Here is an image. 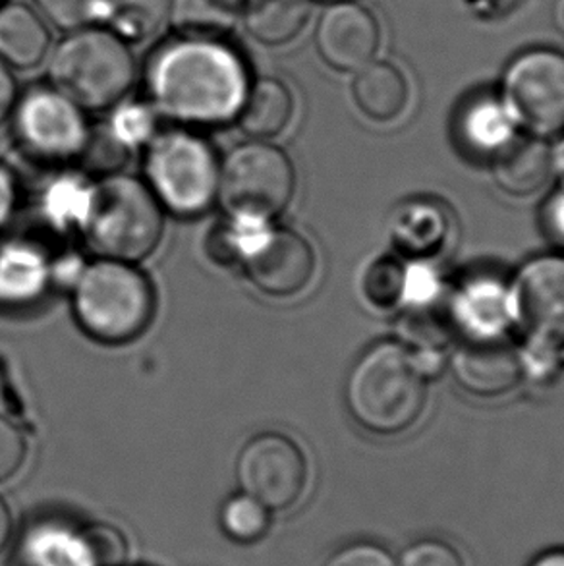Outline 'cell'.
<instances>
[{"instance_id": "4", "label": "cell", "mask_w": 564, "mask_h": 566, "mask_svg": "<svg viewBox=\"0 0 564 566\" xmlns=\"http://www.w3.org/2000/svg\"><path fill=\"white\" fill-rule=\"evenodd\" d=\"M155 310V286L136 263L97 258L72 281L74 319L101 345L136 340L152 325Z\"/></svg>"}, {"instance_id": "25", "label": "cell", "mask_w": 564, "mask_h": 566, "mask_svg": "<svg viewBox=\"0 0 564 566\" xmlns=\"http://www.w3.org/2000/svg\"><path fill=\"white\" fill-rule=\"evenodd\" d=\"M312 14L310 0H246V30L263 45H286L304 30Z\"/></svg>"}, {"instance_id": "12", "label": "cell", "mask_w": 564, "mask_h": 566, "mask_svg": "<svg viewBox=\"0 0 564 566\" xmlns=\"http://www.w3.org/2000/svg\"><path fill=\"white\" fill-rule=\"evenodd\" d=\"M307 475L304 451L281 433L255 436L238 454L240 490L269 511H286L296 505L304 495Z\"/></svg>"}, {"instance_id": "37", "label": "cell", "mask_w": 564, "mask_h": 566, "mask_svg": "<svg viewBox=\"0 0 564 566\" xmlns=\"http://www.w3.org/2000/svg\"><path fill=\"white\" fill-rule=\"evenodd\" d=\"M15 199H18V188H15L14 175L4 165H0V229L14 213Z\"/></svg>"}, {"instance_id": "3", "label": "cell", "mask_w": 564, "mask_h": 566, "mask_svg": "<svg viewBox=\"0 0 564 566\" xmlns=\"http://www.w3.org/2000/svg\"><path fill=\"white\" fill-rule=\"evenodd\" d=\"M77 229L101 260L139 263L159 248L165 209L144 180L118 172L90 186Z\"/></svg>"}, {"instance_id": "23", "label": "cell", "mask_w": 564, "mask_h": 566, "mask_svg": "<svg viewBox=\"0 0 564 566\" xmlns=\"http://www.w3.org/2000/svg\"><path fill=\"white\" fill-rule=\"evenodd\" d=\"M514 123L503 101L480 97L470 101L458 116V138L468 154L493 159L516 136Z\"/></svg>"}, {"instance_id": "36", "label": "cell", "mask_w": 564, "mask_h": 566, "mask_svg": "<svg viewBox=\"0 0 564 566\" xmlns=\"http://www.w3.org/2000/svg\"><path fill=\"white\" fill-rule=\"evenodd\" d=\"M15 103H18V85H15L12 69H8L4 62L0 61V124L12 115Z\"/></svg>"}, {"instance_id": "34", "label": "cell", "mask_w": 564, "mask_h": 566, "mask_svg": "<svg viewBox=\"0 0 564 566\" xmlns=\"http://www.w3.org/2000/svg\"><path fill=\"white\" fill-rule=\"evenodd\" d=\"M28 459V439L12 421L0 416V483L14 478Z\"/></svg>"}, {"instance_id": "19", "label": "cell", "mask_w": 564, "mask_h": 566, "mask_svg": "<svg viewBox=\"0 0 564 566\" xmlns=\"http://www.w3.org/2000/svg\"><path fill=\"white\" fill-rule=\"evenodd\" d=\"M54 265L45 253L25 242L0 248V307H28L45 296Z\"/></svg>"}, {"instance_id": "42", "label": "cell", "mask_w": 564, "mask_h": 566, "mask_svg": "<svg viewBox=\"0 0 564 566\" xmlns=\"http://www.w3.org/2000/svg\"><path fill=\"white\" fill-rule=\"evenodd\" d=\"M555 154V170H561L564 175V142L563 146L558 147V151H553Z\"/></svg>"}, {"instance_id": "39", "label": "cell", "mask_w": 564, "mask_h": 566, "mask_svg": "<svg viewBox=\"0 0 564 566\" xmlns=\"http://www.w3.org/2000/svg\"><path fill=\"white\" fill-rule=\"evenodd\" d=\"M12 537V514L4 499L0 497V552L7 547Z\"/></svg>"}, {"instance_id": "30", "label": "cell", "mask_w": 564, "mask_h": 566, "mask_svg": "<svg viewBox=\"0 0 564 566\" xmlns=\"http://www.w3.org/2000/svg\"><path fill=\"white\" fill-rule=\"evenodd\" d=\"M90 186L77 178H61L56 180L43 198V209L46 219L56 227H77L84 214Z\"/></svg>"}, {"instance_id": "13", "label": "cell", "mask_w": 564, "mask_h": 566, "mask_svg": "<svg viewBox=\"0 0 564 566\" xmlns=\"http://www.w3.org/2000/svg\"><path fill=\"white\" fill-rule=\"evenodd\" d=\"M128 545L121 530L95 522L82 528L45 524L23 537V566H124Z\"/></svg>"}, {"instance_id": "16", "label": "cell", "mask_w": 564, "mask_h": 566, "mask_svg": "<svg viewBox=\"0 0 564 566\" xmlns=\"http://www.w3.org/2000/svg\"><path fill=\"white\" fill-rule=\"evenodd\" d=\"M390 244L403 260L437 258L449 245V209L434 199H410L390 213Z\"/></svg>"}, {"instance_id": "15", "label": "cell", "mask_w": 564, "mask_h": 566, "mask_svg": "<svg viewBox=\"0 0 564 566\" xmlns=\"http://www.w3.org/2000/svg\"><path fill=\"white\" fill-rule=\"evenodd\" d=\"M450 374L468 395L499 398L519 387L526 376V361L503 338L466 340L452 353Z\"/></svg>"}, {"instance_id": "1", "label": "cell", "mask_w": 564, "mask_h": 566, "mask_svg": "<svg viewBox=\"0 0 564 566\" xmlns=\"http://www.w3.org/2000/svg\"><path fill=\"white\" fill-rule=\"evenodd\" d=\"M145 82L157 113L209 128L237 120L252 77L242 54L224 39L176 35L153 53Z\"/></svg>"}, {"instance_id": "35", "label": "cell", "mask_w": 564, "mask_h": 566, "mask_svg": "<svg viewBox=\"0 0 564 566\" xmlns=\"http://www.w3.org/2000/svg\"><path fill=\"white\" fill-rule=\"evenodd\" d=\"M323 566H397V563L383 545L356 542L333 553Z\"/></svg>"}, {"instance_id": "7", "label": "cell", "mask_w": 564, "mask_h": 566, "mask_svg": "<svg viewBox=\"0 0 564 566\" xmlns=\"http://www.w3.org/2000/svg\"><path fill=\"white\" fill-rule=\"evenodd\" d=\"M219 172L221 163L213 147L194 132H165L147 144L145 185L170 213H206L217 199Z\"/></svg>"}, {"instance_id": "9", "label": "cell", "mask_w": 564, "mask_h": 566, "mask_svg": "<svg viewBox=\"0 0 564 566\" xmlns=\"http://www.w3.org/2000/svg\"><path fill=\"white\" fill-rule=\"evenodd\" d=\"M511 322L524 331L537 353L564 350V255L545 253L528 260L512 276Z\"/></svg>"}, {"instance_id": "28", "label": "cell", "mask_w": 564, "mask_h": 566, "mask_svg": "<svg viewBox=\"0 0 564 566\" xmlns=\"http://www.w3.org/2000/svg\"><path fill=\"white\" fill-rule=\"evenodd\" d=\"M219 524L232 542L255 544L271 528V511L250 495L238 493L222 503Z\"/></svg>"}, {"instance_id": "43", "label": "cell", "mask_w": 564, "mask_h": 566, "mask_svg": "<svg viewBox=\"0 0 564 566\" xmlns=\"http://www.w3.org/2000/svg\"><path fill=\"white\" fill-rule=\"evenodd\" d=\"M2 2H4V0H0V4H2Z\"/></svg>"}, {"instance_id": "22", "label": "cell", "mask_w": 564, "mask_h": 566, "mask_svg": "<svg viewBox=\"0 0 564 566\" xmlns=\"http://www.w3.org/2000/svg\"><path fill=\"white\" fill-rule=\"evenodd\" d=\"M294 107L289 85L276 77H260L250 82L237 123L250 138H275L289 128Z\"/></svg>"}, {"instance_id": "26", "label": "cell", "mask_w": 564, "mask_h": 566, "mask_svg": "<svg viewBox=\"0 0 564 566\" xmlns=\"http://www.w3.org/2000/svg\"><path fill=\"white\" fill-rule=\"evenodd\" d=\"M170 0H105V28L126 43H145L168 22Z\"/></svg>"}, {"instance_id": "5", "label": "cell", "mask_w": 564, "mask_h": 566, "mask_svg": "<svg viewBox=\"0 0 564 566\" xmlns=\"http://www.w3.org/2000/svg\"><path fill=\"white\" fill-rule=\"evenodd\" d=\"M51 87L84 113H103L121 105L132 92L138 64L130 43L105 25L69 31L46 62Z\"/></svg>"}, {"instance_id": "10", "label": "cell", "mask_w": 564, "mask_h": 566, "mask_svg": "<svg viewBox=\"0 0 564 566\" xmlns=\"http://www.w3.org/2000/svg\"><path fill=\"white\" fill-rule=\"evenodd\" d=\"M503 99L532 134L564 130V54L553 49L519 54L504 72Z\"/></svg>"}, {"instance_id": "33", "label": "cell", "mask_w": 564, "mask_h": 566, "mask_svg": "<svg viewBox=\"0 0 564 566\" xmlns=\"http://www.w3.org/2000/svg\"><path fill=\"white\" fill-rule=\"evenodd\" d=\"M397 566H466L462 555L452 545L426 537L416 544L410 545Z\"/></svg>"}, {"instance_id": "44", "label": "cell", "mask_w": 564, "mask_h": 566, "mask_svg": "<svg viewBox=\"0 0 564 566\" xmlns=\"http://www.w3.org/2000/svg\"><path fill=\"white\" fill-rule=\"evenodd\" d=\"M242 2H244V4H246V0H242Z\"/></svg>"}, {"instance_id": "20", "label": "cell", "mask_w": 564, "mask_h": 566, "mask_svg": "<svg viewBox=\"0 0 564 566\" xmlns=\"http://www.w3.org/2000/svg\"><path fill=\"white\" fill-rule=\"evenodd\" d=\"M51 33L35 8L23 2L0 4V61L8 69L31 70L45 61Z\"/></svg>"}, {"instance_id": "24", "label": "cell", "mask_w": 564, "mask_h": 566, "mask_svg": "<svg viewBox=\"0 0 564 566\" xmlns=\"http://www.w3.org/2000/svg\"><path fill=\"white\" fill-rule=\"evenodd\" d=\"M244 14L242 0H170L168 23L178 38L224 39Z\"/></svg>"}, {"instance_id": "2", "label": "cell", "mask_w": 564, "mask_h": 566, "mask_svg": "<svg viewBox=\"0 0 564 566\" xmlns=\"http://www.w3.org/2000/svg\"><path fill=\"white\" fill-rule=\"evenodd\" d=\"M344 398L352 418L367 433L403 436L426 410V371L410 348L382 343L356 361L346 379Z\"/></svg>"}, {"instance_id": "32", "label": "cell", "mask_w": 564, "mask_h": 566, "mask_svg": "<svg viewBox=\"0 0 564 566\" xmlns=\"http://www.w3.org/2000/svg\"><path fill=\"white\" fill-rule=\"evenodd\" d=\"M113 120L107 124L116 138L126 146L134 147L139 144H149L155 134V108L145 105H116Z\"/></svg>"}, {"instance_id": "38", "label": "cell", "mask_w": 564, "mask_h": 566, "mask_svg": "<svg viewBox=\"0 0 564 566\" xmlns=\"http://www.w3.org/2000/svg\"><path fill=\"white\" fill-rule=\"evenodd\" d=\"M545 227L551 232V237L557 240L558 244H564V188L557 191L547 203L545 209Z\"/></svg>"}, {"instance_id": "40", "label": "cell", "mask_w": 564, "mask_h": 566, "mask_svg": "<svg viewBox=\"0 0 564 566\" xmlns=\"http://www.w3.org/2000/svg\"><path fill=\"white\" fill-rule=\"evenodd\" d=\"M530 566H564V547H555L537 555Z\"/></svg>"}, {"instance_id": "6", "label": "cell", "mask_w": 564, "mask_h": 566, "mask_svg": "<svg viewBox=\"0 0 564 566\" xmlns=\"http://www.w3.org/2000/svg\"><path fill=\"white\" fill-rule=\"evenodd\" d=\"M209 245L222 265L242 263L253 286L271 298H292L305 291L317 268L313 245L302 234L271 222L227 214Z\"/></svg>"}, {"instance_id": "11", "label": "cell", "mask_w": 564, "mask_h": 566, "mask_svg": "<svg viewBox=\"0 0 564 566\" xmlns=\"http://www.w3.org/2000/svg\"><path fill=\"white\" fill-rule=\"evenodd\" d=\"M15 138L31 157L46 163L76 161L90 136L85 113L54 87H35L18 99Z\"/></svg>"}, {"instance_id": "21", "label": "cell", "mask_w": 564, "mask_h": 566, "mask_svg": "<svg viewBox=\"0 0 564 566\" xmlns=\"http://www.w3.org/2000/svg\"><path fill=\"white\" fill-rule=\"evenodd\" d=\"M354 103L372 123L387 124L405 113L410 90L405 74L390 62H369L356 72Z\"/></svg>"}, {"instance_id": "18", "label": "cell", "mask_w": 564, "mask_h": 566, "mask_svg": "<svg viewBox=\"0 0 564 566\" xmlns=\"http://www.w3.org/2000/svg\"><path fill=\"white\" fill-rule=\"evenodd\" d=\"M493 182L511 198H532L550 185L555 170V154L534 136H514L491 159Z\"/></svg>"}, {"instance_id": "29", "label": "cell", "mask_w": 564, "mask_h": 566, "mask_svg": "<svg viewBox=\"0 0 564 566\" xmlns=\"http://www.w3.org/2000/svg\"><path fill=\"white\" fill-rule=\"evenodd\" d=\"M130 157V147L116 138L107 124L92 128L76 163L85 175L100 178L118 175Z\"/></svg>"}, {"instance_id": "41", "label": "cell", "mask_w": 564, "mask_h": 566, "mask_svg": "<svg viewBox=\"0 0 564 566\" xmlns=\"http://www.w3.org/2000/svg\"><path fill=\"white\" fill-rule=\"evenodd\" d=\"M555 22H557L558 30L564 33V0H557V4H555Z\"/></svg>"}, {"instance_id": "14", "label": "cell", "mask_w": 564, "mask_h": 566, "mask_svg": "<svg viewBox=\"0 0 564 566\" xmlns=\"http://www.w3.org/2000/svg\"><path fill=\"white\" fill-rule=\"evenodd\" d=\"M382 31L375 15L351 0H336L315 28V46L331 69L358 72L374 62Z\"/></svg>"}, {"instance_id": "27", "label": "cell", "mask_w": 564, "mask_h": 566, "mask_svg": "<svg viewBox=\"0 0 564 566\" xmlns=\"http://www.w3.org/2000/svg\"><path fill=\"white\" fill-rule=\"evenodd\" d=\"M410 281L412 269H408L405 261L393 255H383L367 268L362 281V292L369 306L379 312H390L405 304Z\"/></svg>"}, {"instance_id": "8", "label": "cell", "mask_w": 564, "mask_h": 566, "mask_svg": "<svg viewBox=\"0 0 564 566\" xmlns=\"http://www.w3.org/2000/svg\"><path fill=\"white\" fill-rule=\"evenodd\" d=\"M294 193V163L265 139L238 146L221 163L217 199L229 217L273 222L286 211Z\"/></svg>"}, {"instance_id": "31", "label": "cell", "mask_w": 564, "mask_h": 566, "mask_svg": "<svg viewBox=\"0 0 564 566\" xmlns=\"http://www.w3.org/2000/svg\"><path fill=\"white\" fill-rule=\"evenodd\" d=\"M41 18L62 31L103 23L105 0H33Z\"/></svg>"}, {"instance_id": "45", "label": "cell", "mask_w": 564, "mask_h": 566, "mask_svg": "<svg viewBox=\"0 0 564 566\" xmlns=\"http://www.w3.org/2000/svg\"><path fill=\"white\" fill-rule=\"evenodd\" d=\"M333 2H336V0H333Z\"/></svg>"}, {"instance_id": "17", "label": "cell", "mask_w": 564, "mask_h": 566, "mask_svg": "<svg viewBox=\"0 0 564 566\" xmlns=\"http://www.w3.org/2000/svg\"><path fill=\"white\" fill-rule=\"evenodd\" d=\"M449 319L466 340L503 338L512 323L506 286L493 279L468 281L450 298Z\"/></svg>"}]
</instances>
